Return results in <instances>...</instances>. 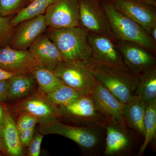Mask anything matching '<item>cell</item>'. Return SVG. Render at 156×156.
<instances>
[{
  "mask_svg": "<svg viewBox=\"0 0 156 156\" xmlns=\"http://www.w3.org/2000/svg\"><path fill=\"white\" fill-rule=\"evenodd\" d=\"M94 78L122 103L134 95L139 76L129 69L101 62L90 57L87 60Z\"/></svg>",
  "mask_w": 156,
  "mask_h": 156,
  "instance_id": "cell-1",
  "label": "cell"
},
{
  "mask_svg": "<svg viewBox=\"0 0 156 156\" xmlns=\"http://www.w3.org/2000/svg\"><path fill=\"white\" fill-rule=\"evenodd\" d=\"M65 61L87 60L92 56L89 32L81 27L50 28L46 34Z\"/></svg>",
  "mask_w": 156,
  "mask_h": 156,
  "instance_id": "cell-2",
  "label": "cell"
},
{
  "mask_svg": "<svg viewBox=\"0 0 156 156\" xmlns=\"http://www.w3.org/2000/svg\"><path fill=\"white\" fill-rule=\"evenodd\" d=\"M102 9L117 41L134 42L155 53L156 42L140 26L120 13L108 0L104 2Z\"/></svg>",
  "mask_w": 156,
  "mask_h": 156,
  "instance_id": "cell-3",
  "label": "cell"
},
{
  "mask_svg": "<svg viewBox=\"0 0 156 156\" xmlns=\"http://www.w3.org/2000/svg\"><path fill=\"white\" fill-rule=\"evenodd\" d=\"M53 72L64 84L82 95H90L95 79L87 60H62Z\"/></svg>",
  "mask_w": 156,
  "mask_h": 156,
  "instance_id": "cell-4",
  "label": "cell"
},
{
  "mask_svg": "<svg viewBox=\"0 0 156 156\" xmlns=\"http://www.w3.org/2000/svg\"><path fill=\"white\" fill-rule=\"evenodd\" d=\"M62 117L88 127L105 128L106 118L101 114L90 95H81L59 108Z\"/></svg>",
  "mask_w": 156,
  "mask_h": 156,
  "instance_id": "cell-5",
  "label": "cell"
},
{
  "mask_svg": "<svg viewBox=\"0 0 156 156\" xmlns=\"http://www.w3.org/2000/svg\"><path fill=\"white\" fill-rule=\"evenodd\" d=\"M11 110L17 114L26 112L34 115L38 119L39 124L58 120L62 117L59 108L52 103L38 88L31 95L16 101Z\"/></svg>",
  "mask_w": 156,
  "mask_h": 156,
  "instance_id": "cell-6",
  "label": "cell"
},
{
  "mask_svg": "<svg viewBox=\"0 0 156 156\" xmlns=\"http://www.w3.org/2000/svg\"><path fill=\"white\" fill-rule=\"evenodd\" d=\"M97 128L76 127L60 122L58 120L40 124V133L42 135L56 134L74 141L81 147L92 149L97 145L99 139Z\"/></svg>",
  "mask_w": 156,
  "mask_h": 156,
  "instance_id": "cell-7",
  "label": "cell"
},
{
  "mask_svg": "<svg viewBox=\"0 0 156 156\" xmlns=\"http://www.w3.org/2000/svg\"><path fill=\"white\" fill-rule=\"evenodd\" d=\"M80 24L89 33L102 35L115 41L106 15L98 0H79Z\"/></svg>",
  "mask_w": 156,
  "mask_h": 156,
  "instance_id": "cell-8",
  "label": "cell"
},
{
  "mask_svg": "<svg viewBox=\"0 0 156 156\" xmlns=\"http://www.w3.org/2000/svg\"><path fill=\"white\" fill-rule=\"evenodd\" d=\"M44 15L50 28L58 29L79 26V0H57L47 9Z\"/></svg>",
  "mask_w": 156,
  "mask_h": 156,
  "instance_id": "cell-9",
  "label": "cell"
},
{
  "mask_svg": "<svg viewBox=\"0 0 156 156\" xmlns=\"http://www.w3.org/2000/svg\"><path fill=\"white\" fill-rule=\"evenodd\" d=\"M116 45L126 67L139 75L152 68L156 67V58L154 53L134 42L117 41Z\"/></svg>",
  "mask_w": 156,
  "mask_h": 156,
  "instance_id": "cell-10",
  "label": "cell"
},
{
  "mask_svg": "<svg viewBox=\"0 0 156 156\" xmlns=\"http://www.w3.org/2000/svg\"><path fill=\"white\" fill-rule=\"evenodd\" d=\"M108 1L115 9L139 24L150 35L151 29L156 25V7L140 0Z\"/></svg>",
  "mask_w": 156,
  "mask_h": 156,
  "instance_id": "cell-11",
  "label": "cell"
},
{
  "mask_svg": "<svg viewBox=\"0 0 156 156\" xmlns=\"http://www.w3.org/2000/svg\"><path fill=\"white\" fill-rule=\"evenodd\" d=\"M90 97L107 122L117 123L127 128L124 117V104L120 102L100 82L95 80V88Z\"/></svg>",
  "mask_w": 156,
  "mask_h": 156,
  "instance_id": "cell-12",
  "label": "cell"
},
{
  "mask_svg": "<svg viewBox=\"0 0 156 156\" xmlns=\"http://www.w3.org/2000/svg\"><path fill=\"white\" fill-rule=\"evenodd\" d=\"M14 29L9 46L15 50H28L40 35L47 30V25L44 14L20 23Z\"/></svg>",
  "mask_w": 156,
  "mask_h": 156,
  "instance_id": "cell-13",
  "label": "cell"
},
{
  "mask_svg": "<svg viewBox=\"0 0 156 156\" xmlns=\"http://www.w3.org/2000/svg\"><path fill=\"white\" fill-rule=\"evenodd\" d=\"M37 63L29 50H15L9 45L0 48V68L15 75L32 73Z\"/></svg>",
  "mask_w": 156,
  "mask_h": 156,
  "instance_id": "cell-14",
  "label": "cell"
},
{
  "mask_svg": "<svg viewBox=\"0 0 156 156\" xmlns=\"http://www.w3.org/2000/svg\"><path fill=\"white\" fill-rule=\"evenodd\" d=\"M92 58L101 62L128 69L115 42L102 35L89 33Z\"/></svg>",
  "mask_w": 156,
  "mask_h": 156,
  "instance_id": "cell-15",
  "label": "cell"
},
{
  "mask_svg": "<svg viewBox=\"0 0 156 156\" xmlns=\"http://www.w3.org/2000/svg\"><path fill=\"white\" fill-rule=\"evenodd\" d=\"M37 64L53 72L62 58L59 51L47 35L42 34L28 49Z\"/></svg>",
  "mask_w": 156,
  "mask_h": 156,
  "instance_id": "cell-16",
  "label": "cell"
},
{
  "mask_svg": "<svg viewBox=\"0 0 156 156\" xmlns=\"http://www.w3.org/2000/svg\"><path fill=\"white\" fill-rule=\"evenodd\" d=\"M2 105L5 111V120L0 129V133L5 151L10 156L22 155L23 148L20 141L16 122L7 105L5 103Z\"/></svg>",
  "mask_w": 156,
  "mask_h": 156,
  "instance_id": "cell-17",
  "label": "cell"
},
{
  "mask_svg": "<svg viewBox=\"0 0 156 156\" xmlns=\"http://www.w3.org/2000/svg\"><path fill=\"white\" fill-rule=\"evenodd\" d=\"M107 136L105 154L113 155L126 151L130 145L127 128L117 123L107 122Z\"/></svg>",
  "mask_w": 156,
  "mask_h": 156,
  "instance_id": "cell-18",
  "label": "cell"
},
{
  "mask_svg": "<svg viewBox=\"0 0 156 156\" xmlns=\"http://www.w3.org/2000/svg\"><path fill=\"white\" fill-rule=\"evenodd\" d=\"M147 106V104L134 95L128 102L124 104L123 107L126 124L143 136L144 119Z\"/></svg>",
  "mask_w": 156,
  "mask_h": 156,
  "instance_id": "cell-19",
  "label": "cell"
},
{
  "mask_svg": "<svg viewBox=\"0 0 156 156\" xmlns=\"http://www.w3.org/2000/svg\"><path fill=\"white\" fill-rule=\"evenodd\" d=\"M9 90L7 100L17 101L36 92L38 86L32 73L14 75L9 80Z\"/></svg>",
  "mask_w": 156,
  "mask_h": 156,
  "instance_id": "cell-20",
  "label": "cell"
},
{
  "mask_svg": "<svg viewBox=\"0 0 156 156\" xmlns=\"http://www.w3.org/2000/svg\"><path fill=\"white\" fill-rule=\"evenodd\" d=\"M138 76L136 95L147 104L156 101V67L147 70Z\"/></svg>",
  "mask_w": 156,
  "mask_h": 156,
  "instance_id": "cell-21",
  "label": "cell"
},
{
  "mask_svg": "<svg viewBox=\"0 0 156 156\" xmlns=\"http://www.w3.org/2000/svg\"><path fill=\"white\" fill-rule=\"evenodd\" d=\"M57 1L34 0L25 8L16 14L14 17H12L11 21L12 26L15 27L22 21L44 14L47 9Z\"/></svg>",
  "mask_w": 156,
  "mask_h": 156,
  "instance_id": "cell-22",
  "label": "cell"
},
{
  "mask_svg": "<svg viewBox=\"0 0 156 156\" xmlns=\"http://www.w3.org/2000/svg\"><path fill=\"white\" fill-rule=\"evenodd\" d=\"M144 119V141L140 149L138 155H141L156 135V101L147 104Z\"/></svg>",
  "mask_w": 156,
  "mask_h": 156,
  "instance_id": "cell-23",
  "label": "cell"
},
{
  "mask_svg": "<svg viewBox=\"0 0 156 156\" xmlns=\"http://www.w3.org/2000/svg\"><path fill=\"white\" fill-rule=\"evenodd\" d=\"M32 73L35 79L38 89L46 94L50 93L58 85L63 83L53 72L38 64Z\"/></svg>",
  "mask_w": 156,
  "mask_h": 156,
  "instance_id": "cell-24",
  "label": "cell"
},
{
  "mask_svg": "<svg viewBox=\"0 0 156 156\" xmlns=\"http://www.w3.org/2000/svg\"><path fill=\"white\" fill-rule=\"evenodd\" d=\"M46 95L48 99L59 108L68 104L82 95L64 83L58 85Z\"/></svg>",
  "mask_w": 156,
  "mask_h": 156,
  "instance_id": "cell-25",
  "label": "cell"
},
{
  "mask_svg": "<svg viewBox=\"0 0 156 156\" xmlns=\"http://www.w3.org/2000/svg\"><path fill=\"white\" fill-rule=\"evenodd\" d=\"M30 4V0H0V14L7 17L17 14Z\"/></svg>",
  "mask_w": 156,
  "mask_h": 156,
  "instance_id": "cell-26",
  "label": "cell"
},
{
  "mask_svg": "<svg viewBox=\"0 0 156 156\" xmlns=\"http://www.w3.org/2000/svg\"><path fill=\"white\" fill-rule=\"evenodd\" d=\"M12 18L10 16L3 17L0 14V48L9 45L14 32V27L11 24Z\"/></svg>",
  "mask_w": 156,
  "mask_h": 156,
  "instance_id": "cell-27",
  "label": "cell"
},
{
  "mask_svg": "<svg viewBox=\"0 0 156 156\" xmlns=\"http://www.w3.org/2000/svg\"><path fill=\"white\" fill-rule=\"evenodd\" d=\"M19 115L16 122L19 134L24 130L34 128L37 123H38V119L34 115L26 112L22 113Z\"/></svg>",
  "mask_w": 156,
  "mask_h": 156,
  "instance_id": "cell-28",
  "label": "cell"
},
{
  "mask_svg": "<svg viewBox=\"0 0 156 156\" xmlns=\"http://www.w3.org/2000/svg\"><path fill=\"white\" fill-rule=\"evenodd\" d=\"M43 135L41 133H36L34 134L33 137L29 145L28 155L29 156H39L41 153V146Z\"/></svg>",
  "mask_w": 156,
  "mask_h": 156,
  "instance_id": "cell-29",
  "label": "cell"
},
{
  "mask_svg": "<svg viewBox=\"0 0 156 156\" xmlns=\"http://www.w3.org/2000/svg\"><path fill=\"white\" fill-rule=\"evenodd\" d=\"M35 127L22 131L19 134L20 144L23 148L28 147L34 134Z\"/></svg>",
  "mask_w": 156,
  "mask_h": 156,
  "instance_id": "cell-30",
  "label": "cell"
},
{
  "mask_svg": "<svg viewBox=\"0 0 156 156\" xmlns=\"http://www.w3.org/2000/svg\"><path fill=\"white\" fill-rule=\"evenodd\" d=\"M9 90V80H0V104H1L5 103L7 100Z\"/></svg>",
  "mask_w": 156,
  "mask_h": 156,
  "instance_id": "cell-31",
  "label": "cell"
},
{
  "mask_svg": "<svg viewBox=\"0 0 156 156\" xmlns=\"http://www.w3.org/2000/svg\"><path fill=\"white\" fill-rule=\"evenodd\" d=\"M14 75L15 74L6 71L0 68V80H9L11 77Z\"/></svg>",
  "mask_w": 156,
  "mask_h": 156,
  "instance_id": "cell-32",
  "label": "cell"
},
{
  "mask_svg": "<svg viewBox=\"0 0 156 156\" xmlns=\"http://www.w3.org/2000/svg\"><path fill=\"white\" fill-rule=\"evenodd\" d=\"M5 120V111L2 104H0V129L2 126Z\"/></svg>",
  "mask_w": 156,
  "mask_h": 156,
  "instance_id": "cell-33",
  "label": "cell"
},
{
  "mask_svg": "<svg viewBox=\"0 0 156 156\" xmlns=\"http://www.w3.org/2000/svg\"><path fill=\"white\" fill-rule=\"evenodd\" d=\"M150 35L151 37L156 42V25L153 27L151 29Z\"/></svg>",
  "mask_w": 156,
  "mask_h": 156,
  "instance_id": "cell-34",
  "label": "cell"
},
{
  "mask_svg": "<svg viewBox=\"0 0 156 156\" xmlns=\"http://www.w3.org/2000/svg\"><path fill=\"white\" fill-rule=\"evenodd\" d=\"M145 2L152 5L156 7V0H140Z\"/></svg>",
  "mask_w": 156,
  "mask_h": 156,
  "instance_id": "cell-35",
  "label": "cell"
},
{
  "mask_svg": "<svg viewBox=\"0 0 156 156\" xmlns=\"http://www.w3.org/2000/svg\"><path fill=\"white\" fill-rule=\"evenodd\" d=\"M0 151H5L3 145L2 137H1V133H0Z\"/></svg>",
  "mask_w": 156,
  "mask_h": 156,
  "instance_id": "cell-36",
  "label": "cell"
},
{
  "mask_svg": "<svg viewBox=\"0 0 156 156\" xmlns=\"http://www.w3.org/2000/svg\"><path fill=\"white\" fill-rule=\"evenodd\" d=\"M34 1V0H30V3L32 2H33Z\"/></svg>",
  "mask_w": 156,
  "mask_h": 156,
  "instance_id": "cell-37",
  "label": "cell"
}]
</instances>
